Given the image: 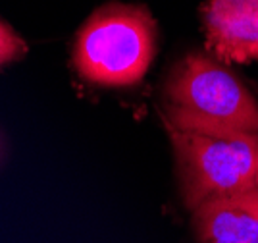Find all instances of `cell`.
Masks as SVG:
<instances>
[{
    "instance_id": "obj_3",
    "label": "cell",
    "mask_w": 258,
    "mask_h": 243,
    "mask_svg": "<svg viewBox=\"0 0 258 243\" xmlns=\"http://www.w3.org/2000/svg\"><path fill=\"white\" fill-rule=\"evenodd\" d=\"M166 129L175 155L183 203L189 211L212 197L256 187L258 133L210 135Z\"/></svg>"
},
{
    "instance_id": "obj_4",
    "label": "cell",
    "mask_w": 258,
    "mask_h": 243,
    "mask_svg": "<svg viewBox=\"0 0 258 243\" xmlns=\"http://www.w3.org/2000/svg\"><path fill=\"white\" fill-rule=\"evenodd\" d=\"M203 23L206 44L220 60H258V0H208Z\"/></svg>"
},
{
    "instance_id": "obj_5",
    "label": "cell",
    "mask_w": 258,
    "mask_h": 243,
    "mask_svg": "<svg viewBox=\"0 0 258 243\" xmlns=\"http://www.w3.org/2000/svg\"><path fill=\"white\" fill-rule=\"evenodd\" d=\"M199 243H258V189L212 197L193 209Z\"/></svg>"
},
{
    "instance_id": "obj_6",
    "label": "cell",
    "mask_w": 258,
    "mask_h": 243,
    "mask_svg": "<svg viewBox=\"0 0 258 243\" xmlns=\"http://www.w3.org/2000/svg\"><path fill=\"white\" fill-rule=\"evenodd\" d=\"M27 53V44L18 33L0 21V66L20 60Z\"/></svg>"
},
{
    "instance_id": "obj_7",
    "label": "cell",
    "mask_w": 258,
    "mask_h": 243,
    "mask_svg": "<svg viewBox=\"0 0 258 243\" xmlns=\"http://www.w3.org/2000/svg\"><path fill=\"white\" fill-rule=\"evenodd\" d=\"M254 185L258 189V137H256V176H254Z\"/></svg>"
},
{
    "instance_id": "obj_2",
    "label": "cell",
    "mask_w": 258,
    "mask_h": 243,
    "mask_svg": "<svg viewBox=\"0 0 258 243\" xmlns=\"http://www.w3.org/2000/svg\"><path fill=\"white\" fill-rule=\"evenodd\" d=\"M156 54V25L143 6L108 4L79 29L74 66L89 83L127 87L139 83Z\"/></svg>"
},
{
    "instance_id": "obj_1",
    "label": "cell",
    "mask_w": 258,
    "mask_h": 243,
    "mask_svg": "<svg viewBox=\"0 0 258 243\" xmlns=\"http://www.w3.org/2000/svg\"><path fill=\"white\" fill-rule=\"evenodd\" d=\"M162 120L181 131L258 133V103L226 66L205 53H189L166 77Z\"/></svg>"
}]
</instances>
